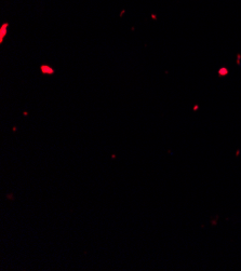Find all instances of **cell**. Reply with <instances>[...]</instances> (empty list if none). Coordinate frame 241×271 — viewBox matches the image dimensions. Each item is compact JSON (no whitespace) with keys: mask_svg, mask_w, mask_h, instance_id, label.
Listing matches in <instances>:
<instances>
[{"mask_svg":"<svg viewBox=\"0 0 241 271\" xmlns=\"http://www.w3.org/2000/svg\"><path fill=\"white\" fill-rule=\"evenodd\" d=\"M150 17H152V20H154V21H156V20H157V15H156V14H152V15H150Z\"/></svg>","mask_w":241,"mask_h":271,"instance_id":"52a82bcc","label":"cell"},{"mask_svg":"<svg viewBox=\"0 0 241 271\" xmlns=\"http://www.w3.org/2000/svg\"><path fill=\"white\" fill-rule=\"evenodd\" d=\"M199 109V105H195L193 106V111H197Z\"/></svg>","mask_w":241,"mask_h":271,"instance_id":"8992f818","label":"cell"},{"mask_svg":"<svg viewBox=\"0 0 241 271\" xmlns=\"http://www.w3.org/2000/svg\"><path fill=\"white\" fill-rule=\"evenodd\" d=\"M217 74H219L220 77H225V76H227V75L229 74V70H228V68H226V67H222V68L219 69Z\"/></svg>","mask_w":241,"mask_h":271,"instance_id":"3957f363","label":"cell"},{"mask_svg":"<svg viewBox=\"0 0 241 271\" xmlns=\"http://www.w3.org/2000/svg\"><path fill=\"white\" fill-rule=\"evenodd\" d=\"M40 72L43 75H53L54 74V69L52 67H50L49 65L43 64V65L40 66Z\"/></svg>","mask_w":241,"mask_h":271,"instance_id":"7a4b0ae2","label":"cell"},{"mask_svg":"<svg viewBox=\"0 0 241 271\" xmlns=\"http://www.w3.org/2000/svg\"><path fill=\"white\" fill-rule=\"evenodd\" d=\"M23 115H24V116H27V115H28V112H27V111H24V112H23Z\"/></svg>","mask_w":241,"mask_h":271,"instance_id":"9c48e42d","label":"cell"},{"mask_svg":"<svg viewBox=\"0 0 241 271\" xmlns=\"http://www.w3.org/2000/svg\"><path fill=\"white\" fill-rule=\"evenodd\" d=\"M239 155H240V150H237V151H236V157H238Z\"/></svg>","mask_w":241,"mask_h":271,"instance_id":"ba28073f","label":"cell"},{"mask_svg":"<svg viewBox=\"0 0 241 271\" xmlns=\"http://www.w3.org/2000/svg\"><path fill=\"white\" fill-rule=\"evenodd\" d=\"M240 61H241V54L238 53V54H237V65H238V66L241 65V62H240Z\"/></svg>","mask_w":241,"mask_h":271,"instance_id":"277c9868","label":"cell"},{"mask_svg":"<svg viewBox=\"0 0 241 271\" xmlns=\"http://www.w3.org/2000/svg\"><path fill=\"white\" fill-rule=\"evenodd\" d=\"M8 27H9V23H8V22L3 23V24L1 25V27H0V43L3 42V39H4V37L7 36Z\"/></svg>","mask_w":241,"mask_h":271,"instance_id":"6da1fadb","label":"cell"},{"mask_svg":"<svg viewBox=\"0 0 241 271\" xmlns=\"http://www.w3.org/2000/svg\"><path fill=\"white\" fill-rule=\"evenodd\" d=\"M124 14H125V10H124V9H122V10L120 11V13H119V17L121 18V17H122Z\"/></svg>","mask_w":241,"mask_h":271,"instance_id":"5b68a950","label":"cell"}]
</instances>
